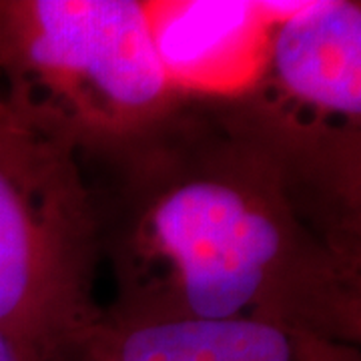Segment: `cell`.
I'll list each match as a JSON object with an SVG mask.
<instances>
[{
    "label": "cell",
    "mask_w": 361,
    "mask_h": 361,
    "mask_svg": "<svg viewBox=\"0 0 361 361\" xmlns=\"http://www.w3.org/2000/svg\"><path fill=\"white\" fill-rule=\"evenodd\" d=\"M219 106L323 237L361 261L360 2H295L273 28L257 82Z\"/></svg>",
    "instance_id": "cell-2"
},
{
    "label": "cell",
    "mask_w": 361,
    "mask_h": 361,
    "mask_svg": "<svg viewBox=\"0 0 361 361\" xmlns=\"http://www.w3.org/2000/svg\"><path fill=\"white\" fill-rule=\"evenodd\" d=\"M99 217L78 151L0 94V327L39 360L101 305Z\"/></svg>",
    "instance_id": "cell-4"
},
{
    "label": "cell",
    "mask_w": 361,
    "mask_h": 361,
    "mask_svg": "<svg viewBox=\"0 0 361 361\" xmlns=\"http://www.w3.org/2000/svg\"><path fill=\"white\" fill-rule=\"evenodd\" d=\"M295 2L155 0L145 14L159 65L185 101L229 103L263 71L275 25Z\"/></svg>",
    "instance_id": "cell-5"
},
{
    "label": "cell",
    "mask_w": 361,
    "mask_h": 361,
    "mask_svg": "<svg viewBox=\"0 0 361 361\" xmlns=\"http://www.w3.org/2000/svg\"><path fill=\"white\" fill-rule=\"evenodd\" d=\"M130 317L247 319L360 345L361 261L339 253L277 165L219 103L183 101L149 130L80 157Z\"/></svg>",
    "instance_id": "cell-1"
},
{
    "label": "cell",
    "mask_w": 361,
    "mask_h": 361,
    "mask_svg": "<svg viewBox=\"0 0 361 361\" xmlns=\"http://www.w3.org/2000/svg\"><path fill=\"white\" fill-rule=\"evenodd\" d=\"M301 361H361L360 345H349L329 339H315Z\"/></svg>",
    "instance_id": "cell-7"
},
{
    "label": "cell",
    "mask_w": 361,
    "mask_h": 361,
    "mask_svg": "<svg viewBox=\"0 0 361 361\" xmlns=\"http://www.w3.org/2000/svg\"><path fill=\"white\" fill-rule=\"evenodd\" d=\"M315 339L271 323L130 317L101 307L40 361H301Z\"/></svg>",
    "instance_id": "cell-6"
},
{
    "label": "cell",
    "mask_w": 361,
    "mask_h": 361,
    "mask_svg": "<svg viewBox=\"0 0 361 361\" xmlns=\"http://www.w3.org/2000/svg\"><path fill=\"white\" fill-rule=\"evenodd\" d=\"M0 94L78 157L139 137L185 101L139 0H0Z\"/></svg>",
    "instance_id": "cell-3"
},
{
    "label": "cell",
    "mask_w": 361,
    "mask_h": 361,
    "mask_svg": "<svg viewBox=\"0 0 361 361\" xmlns=\"http://www.w3.org/2000/svg\"><path fill=\"white\" fill-rule=\"evenodd\" d=\"M0 361H40L32 351L18 343L0 327Z\"/></svg>",
    "instance_id": "cell-8"
}]
</instances>
